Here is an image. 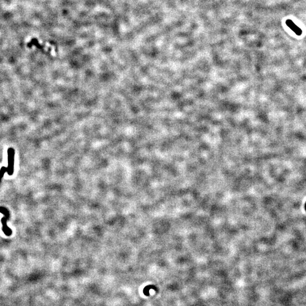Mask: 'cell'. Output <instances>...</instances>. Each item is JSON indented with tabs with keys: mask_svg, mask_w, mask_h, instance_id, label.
I'll list each match as a JSON object with an SVG mask.
<instances>
[{
	"mask_svg": "<svg viewBox=\"0 0 306 306\" xmlns=\"http://www.w3.org/2000/svg\"><path fill=\"white\" fill-rule=\"evenodd\" d=\"M286 25L296 35H297L298 36H300L302 34V30L300 27H299L297 25H296L295 23L291 19H287L286 21Z\"/></svg>",
	"mask_w": 306,
	"mask_h": 306,
	"instance_id": "6da1fadb",
	"label": "cell"
},
{
	"mask_svg": "<svg viewBox=\"0 0 306 306\" xmlns=\"http://www.w3.org/2000/svg\"><path fill=\"white\" fill-rule=\"evenodd\" d=\"M8 156H9V167H10V171L13 172V163H14V150L12 148L9 149L8 150Z\"/></svg>",
	"mask_w": 306,
	"mask_h": 306,
	"instance_id": "7a4b0ae2",
	"label": "cell"
}]
</instances>
